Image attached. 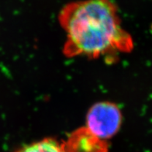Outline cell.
I'll return each instance as SVG.
<instances>
[{
    "label": "cell",
    "instance_id": "obj_1",
    "mask_svg": "<svg viewBox=\"0 0 152 152\" xmlns=\"http://www.w3.org/2000/svg\"><path fill=\"white\" fill-rule=\"evenodd\" d=\"M67 35L63 48L66 57L101 56L126 53L133 39L121 26L118 10L111 0H82L68 3L58 15Z\"/></svg>",
    "mask_w": 152,
    "mask_h": 152
},
{
    "label": "cell",
    "instance_id": "obj_2",
    "mask_svg": "<svg viewBox=\"0 0 152 152\" xmlns=\"http://www.w3.org/2000/svg\"><path fill=\"white\" fill-rule=\"evenodd\" d=\"M122 113L111 102L95 103L88 111L86 128L101 140L110 139L118 132L122 124Z\"/></svg>",
    "mask_w": 152,
    "mask_h": 152
},
{
    "label": "cell",
    "instance_id": "obj_3",
    "mask_svg": "<svg viewBox=\"0 0 152 152\" xmlns=\"http://www.w3.org/2000/svg\"><path fill=\"white\" fill-rule=\"evenodd\" d=\"M67 152H106V144L85 127L78 129L71 134L64 142Z\"/></svg>",
    "mask_w": 152,
    "mask_h": 152
},
{
    "label": "cell",
    "instance_id": "obj_4",
    "mask_svg": "<svg viewBox=\"0 0 152 152\" xmlns=\"http://www.w3.org/2000/svg\"><path fill=\"white\" fill-rule=\"evenodd\" d=\"M16 152H67L64 142L60 143L53 138H45L40 141L23 147Z\"/></svg>",
    "mask_w": 152,
    "mask_h": 152
}]
</instances>
